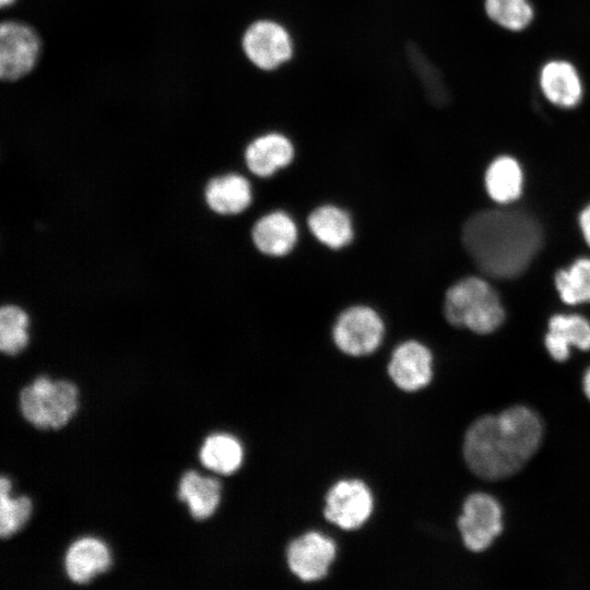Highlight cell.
I'll return each mask as SVG.
<instances>
[{
    "mask_svg": "<svg viewBox=\"0 0 590 590\" xmlns=\"http://www.w3.org/2000/svg\"><path fill=\"white\" fill-rule=\"evenodd\" d=\"M462 241L476 267L488 276L520 275L540 250L543 232L530 214L518 210H486L464 224Z\"/></svg>",
    "mask_w": 590,
    "mask_h": 590,
    "instance_id": "obj_1",
    "label": "cell"
},
{
    "mask_svg": "<svg viewBox=\"0 0 590 590\" xmlns=\"http://www.w3.org/2000/svg\"><path fill=\"white\" fill-rule=\"evenodd\" d=\"M541 439L539 416L516 405L477 418L467 430L463 455L474 474L500 480L518 472L538 450Z\"/></svg>",
    "mask_w": 590,
    "mask_h": 590,
    "instance_id": "obj_2",
    "label": "cell"
},
{
    "mask_svg": "<svg viewBox=\"0 0 590 590\" xmlns=\"http://www.w3.org/2000/svg\"><path fill=\"white\" fill-rule=\"evenodd\" d=\"M444 311L450 324L479 334L493 332L505 319L497 293L486 281L475 276L462 279L448 288Z\"/></svg>",
    "mask_w": 590,
    "mask_h": 590,
    "instance_id": "obj_3",
    "label": "cell"
},
{
    "mask_svg": "<svg viewBox=\"0 0 590 590\" xmlns=\"http://www.w3.org/2000/svg\"><path fill=\"white\" fill-rule=\"evenodd\" d=\"M79 404L78 388L70 381L36 378L20 393V410L34 426L58 429L73 416Z\"/></svg>",
    "mask_w": 590,
    "mask_h": 590,
    "instance_id": "obj_4",
    "label": "cell"
},
{
    "mask_svg": "<svg viewBox=\"0 0 590 590\" xmlns=\"http://www.w3.org/2000/svg\"><path fill=\"white\" fill-rule=\"evenodd\" d=\"M241 49L259 71L275 72L291 63L296 55V39L288 26L274 17L251 22L243 33Z\"/></svg>",
    "mask_w": 590,
    "mask_h": 590,
    "instance_id": "obj_5",
    "label": "cell"
},
{
    "mask_svg": "<svg viewBox=\"0 0 590 590\" xmlns=\"http://www.w3.org/2000/svg\"><path fill=\"white\" fill-rule=\"evenodd\" d=\"M385 324L371 307L355 305L344 309L337 318L332 338L340 351L352 356L373 353L381 343Z\"/></svg>",
    "mask_w": 590,
    "mask_h": 590,
    "instance_id": "obj_6",
    "label": "cell"
},
{
    "mask_svg": "<svg viewBox=\"0 0 590 590\" xmlns=\"http://www.w3.org/2000/svg\"><path fill=\"white\" fill-rule=\"evenodd\" d=\"M464 545L473 552L486 550L502 530V508L488 494H471L463 504L462 515L458 519Z\"/></svg>",
    "mask_w": 590,
    "mask_h": 590,
    "instance_id": "obj_7",
    "label": "cell"
},
{
    "mask_svg": "<svg viewBox=\"0 0 590 590\" xmlns=\"http://www.w3.org/2000/svg\"><path fill=\"white\" fill-rule=\"evenodd\" d=\"M40 49L39 37L26 24L7 21L0 26V76L15 81L35 66Z\"/></svg>",
    "mask_w": 590,
    "mask_h": 590,
    "instance_id": "obj_8",
    "label": "cell"
},
{
    "mask_svg": "<svg viewBox=\"0 0 590 590\" xmlns=\"http://www.w3.org/2000/svg\"><path fill=\"white\" fill-rule=\"evenodd\" d=\"M374 499L359 480H343L334 484L326 496L324 517L344 530H354L369 518Z\"/></svg>",
    "mask_w": 590,
    "mask_h": 590,
    "instance_id": "obj_9",
    "label": "cell"
},
{
    "mask_svg": "<svg viewBox=\"0 0 590 590\" xmlns=\"http://www.w3.org/2000/svg\"><path fill=\"white\" fill-rule=\"evenodd\" d=\"M335 552L331 539L318 532H308L288 545L287 564L300 580L316 581L328 574Z\"/></svg>",
    "mask_w": 590,
    "mask_h": 590,
    "instance_id": "obj_10",
    "label": "cell"
},
{
    "mask_svg": "<svg viewBox=\"0 0 590 590\" xmlns=\"http://www.w3.org/2000/svg\"><path fill=\"white\" fill-rule=\"evenodd\" d=\"M544 98L560 109H574L583 98V83L576 66L566 59H551L539 72Z\"/></svg>",
    "mask_w": 590,
    "mask_h": 590,
    "instance_id": "obj_11",
    "label": "cell"
},
{
    "mask_svg": "<svg viewBox=\"0 0 590 590\" xmlns=\"http://www.w3.org/2000/svg\"><path fill=\"white\" fill-rule=\"evenodd\" d=\"M430 351L422 343L409 340L392 352L388 374L397 387L416 391L426 387L433 375Z\"/></svg>",
    "mask_w": 590,
    "mask_h": 590,
    "instance_id": "obj_12",
    "label": "cell"
},
{
    "mask_svg": "<svg viewBox=\"0 0 590 590\" xmlns=\"http://www.w3.org/2000/svg\"><path fill=\"white\" fill-rule=\"evenodd\" d=\"M295 148L291 139L279 131H269L253 138L245 150L249 170L259 177H269L292 163Z\"/></svg>",
    "mask_w": 590,
    "mask_h": 590,
    "instance_id": "obj_13",
    "label": "cell"
},
{
    "mask_svg": "<svg viewBox=\"0 0 590 590\" xmlns=\"http://www.w3.org/2000/svg\"><path fill=\"white\" fill-rule=\"evenodd\" d=\"M252 240L259 251L272 257L287 255L297 241V226L283 211L261 216L253 225Z\"/></svg>",
    "mask_w": 590,
    "mask_h": 590,
    "instance_id": "obj_14",
    "label": "cell"
},
{
    "mask_svg": "<svg viewBox=\"0 0 590 590\" xmlns=\"http://www.w3.org/2000/svg\"><path fill=\"white\" fill-rule=\"evenodd\" d=\"M111 565L108 547L94 538H83L75 541L64 557V568L68 577L79 585L90 582L98 574L106 571Z\"/></svg>",
    "mask_w": 590,
    "mask_h": 590,
    "instance_id": "obj_15",
    "label": "cell"
},
{
    "mask_svg": "<svg viewBox=\"0 0 590 590\" xmlns=\"http://www.w3.org/2000/svg\"><path fill=\"white\" fill-rule=\"evenodd\" d=\"M590 350V323L577 315H555L548 321L545 346L550 355L557 362L569 356V347Z\"/></svg>",
    "mask_w": 590,
    "mask_h": 590,
    "instance_id": "obj_16",
    "label": "cell"
},
{
    "mask_svg": "<svg viewBox=\"0 0 590 590\" xmlns=\"http://www.w3.org/2000/svg\"><path fill=\"white\" fill-rule=\"evenodd\" d=\"M204 197L211 210L219 214H237L252 200L248 180L237 174L215 177L205 187Z\"/></svg>",
    "mask_w": 590,
    "mask_h": 590,
    "instance_id": "obj_17",
    "label": "cell"
},
{
    "mask_svg": "<svg viewBox=\"0 0 590 590\" xmlns=\"http://www.w3.org/2000/svg\"><path fill=\"white\" fill-rule=\"evenodd\" d=\"M311 234L321 244L331 249H341L353 239V226L350 214L332 204L316 208L307 219Z\"/></svg>",
    "mask_w": 590,
    "mask_h": 590,
    "instance_id": "obj_18",
    "label": "cell"
},
{
    "mask_svg": "<svg viewBox=\"0 0 590 590\" xmlns=\"http://www.w3.org/2000/svg\"><path fill=\"white\" fill-rule=\"evenodd\" d=\"M178 498L188 505L194 519L204 520L214 514L220 504L221 483L189 471L180 480Z\"/></svg>",
    "mask_w": 590,
    "mask_h": 590,
    "instance_id": "obj_19",
    "label": "cell"
},
{
    "mask_svg": "<svg viewBox=\"0 0 590 590\" xmlns=\"http://www.w3.org/2000/svg\"><path fill=\"white\" fill-rule=\"evenodd\" d=\"M522 179V170L517 160L500 155L486 169L485 187L497 203H510L521 194Z\"/></svg>",
    "mask_w": 590,
    "mask_h": 590,
    "instance_id": "obj_20",
    "label": "cell"
},
{
    "mask_svg": "<svg viewBox=\"0 0 590 590\" xmlns=\"http://www.w3.org/2000/svg\"><path fill=\"white\" fill-rule=\"evenodd\" d=\"M243 458L241 445L234 436L227 434L209 436L200 451L202 464L224 475L236 472L241 465Z\"/></svg>",
    "mask_w": 590,
    "mask_h": 590,
    "instance_id": "obj_21",
    "label": "cell"
},
{
    "mask_svg": "<svg viewBox=\"0 0 590 590\" xmlns=\"http://www.w3.org/2000/svg\"><path fill=\"white\" fill-rule=\"evenodd\" d=\"M483 5L486 16L506 31H524L534 20L530 0H484Z\"/></svg>",
    "mask_w": 590,
    "mask_h": 590,
    "instance_id": "obj_22",
    "label": "cell"
},
{
    "mask_svg": "<svg viewBox=\"0 0 590 590\" xmlns=\"http://www.w3.org/2000/svg\"><path fill=\"white\" fill-rule=\"evenodd\" d=\"M555 285L562 300L568 305L590 302V259H578L568 270H559Z\"/></svg>",
    "mask_w": 590,
    "mask_h": 590,
    "instance_id": "obj_23",
    "label": "cell"
},
{
    "mask_svg": "<svg viewBox=\"0 0 590 590\" xmlns=\"http://www.w3.org/2000/svg\"><path fill=\"white\" fill-rule=\"evenodd\" d=\"M11 482L2 475L0 479V535L7 539L16 533L28 520L32 503L28 497L10 496Z\"/></svg>",
    "mask_w": 590,
    "mask_h": 590,
    "instance_id": "obj_24",
    "label": "cell"
},
{
    "mask_svg": "<svg viewBox=\"0 0 590 590\" xmlns=\"http://www.w3.org/2000/svg\"><path fill=\"white\" fill-rule=\"evenodd\" d=\"M28 318L17 306L7 305L0 309V349L3 353L14 355L27 344Z\"/></svg>",
    "mask_w": 590,
    "mask_h": 590,
    "instance_id": "obj_25",
    "label": "cell"
},
{
    "mask_svg": "<svg viewBox=\"0 0 590 590\" xmlns=\"http://www.w3.org/2000/svg\"><path fill=\"white\" fill-rule=\"evenodd\" d=\"M579 224L587 244L590 246V204L580 213Z\"/></svg>",
    "mask_w": 590,
    "mask_h": 590,
    "instance_id": "obj_26",
    "label": "cell"
},
{
    "mask_svg": "<svg viewBox=\"0 0 590 590\" xmlns=\"http://www.w3.org/2000/svg\"><path fill=\"white\" fill-rule=\"evenodd\" d=\"M583 390L586 396L590 400V369L587 370L583 377Z\"/></svg>",
    "mask_w": 590,
    "mask_h": 590,
    "instance_id": "obj_27",
    "label": "cell"
},
{
    "mask_svg": "<svg viewBox=\"0 0 590 590\" xmlns=\"http://www.w3.org/2000/svg\"><path fill=\"white\" fill-rule=\"evenodd\" d=\"M14 0H0V4L1 7H5V5H9L13 2Z\"/></svg>",
    "mask_w": 590,
    "mask_h": 590,
    "instance_id": "obj_28",
    "label": "cell"
}]
</instances>
